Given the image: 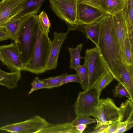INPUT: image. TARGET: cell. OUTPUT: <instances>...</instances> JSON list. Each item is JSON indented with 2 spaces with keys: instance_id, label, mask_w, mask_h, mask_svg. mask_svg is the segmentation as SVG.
Returning a JSON list of instances; mask_svg holds the SVG:
<instances>
[{
  "instance_id": "6da1fadb",
  "label": "cell",
  "mask_w": 133,
  "mask_h": 133,
  "mask_svg": "<svg viewBox=\"0 0 133 133\" xmlns=\"http://www.w3.org/2000/svg\"><path fill=\"white\" fill-rule=\"evenodd\" d=\"M100 33L97 47L109 71L116 79L126 61L116 33L112 15L105 13L99 19Z\"/></svg>"
},
{
  "instance_id": "7a4b0ae2",
  "label": "cell",
  "mask_w": 133,
  "mask_h": 133,
  "mask_svg": "<svg viewBox=\"0 0 133 133\" xmlns=\"http://www.w3.org/2000/svg\"><path fill=\"white\" fill-rule=\"evenodd\" d=\"M40 26L36 13L30 14L22 19L16 42L24 64L28 62L31 56Z\"/></svg>"
},
{
  "instance_id": "3957f363",
  "label": "cell",
  "mask_w": 133,
  "mask_h": 133,
  "mask_svg": "<svg viewBox=\"0 0 133 133\" xmlns=\"http://www.w3.org/2000/svg\"><path fill=\"white\" fill-rule=\"evenodd\" d=\"M51 41L48 35L43 32L40 26L31 56L28 62L23 65L22 71L36 74H41L46 71Z\"/></svg>"
},
{
  "instance_id": "277c9868",
  "label": "cell",
  "mask_w": 133,
  "mask_h": 133,
  "mask_svg": "<svg viewBox=\"0 0 133 133\" xmlns=\"http://www.w3.org/2000/svg\"><path fill=\"white\" fill-rule=\"evenodd\" d=\"M84 59L88 73V89L93 87L99 78L109 70L96 46L86 50Z\"/></svg>"
},
{
  "instance_id": "5b68a950",
  "label": "cell",
  "mask_w": 133,
  "mask_h": 133,
  "mask_svg": "<svg viewBox=\"0 0 133 133\" xmlns=\"http://www.w3.org/2000/svg\"><path fill=\"white\" fill-rule=\"evenodd\" d=\"M91 116L96 121L95 131L118 120L119 116V108L111 98L99 99L98 104L92 110Z\"/></svg>"
},
{
  "instance_id": "8992f818",
  "label": "cell",
  "mask_w": 133,
  "mask_h": 133,
  "mask_svg": "<svg viewBox=\"0 0 133 133\" xmlns=\"http://www.w3.org/2000/svg\"><path fill=\"white\" fill-rule=\"evenodd\" d=\"M56 15L68 25L69 31L78 28L77 19V0H49Z\"/></svg>"
},
{
  "instance_id": "52a82bcc",
  "label": "cell",
  "mask_w": 133,
  "mask_h": 133,
  "mask_svg": "<svg viewBox=\"0 0 133 133\" xmlns=\"http://www.w3.org/2000/svg\"><path fill=\"white\" fill-rule=\"evenodd\" d=\"M101 92L94 87L80 91L74 104L77 116L89 117L94 108L98 104Z\"/></svg>"
},
{
  "instance_id": "ba28073f",
  "label": "cell",
  "mask_w": 133,
  "mask_h": 133,
  "mask_svg": "<svg viewBox=\"0 0 133 133\" xmlns=\"http://www.w3.org/2000/svg\"><path fill=\"white\" fill-rule=\"evenodd\" d=\"M51 124L45 119L36 115L25 121L1 127L0 130L11 132L39 133Z\"/></svg>"
},
{
  "instance_id": "9c48e42d",
  "label": "cell",
  "mask_w": 133,
  "mask_h": 133,
  "mask_svg": "<svg viewBox=\"0 0 133 133\" xmlns=\"http://www.w3.org/2000/svg\"><path fill=\"white\" fill-rule=\"evenodd\" d=\"M105 13L101 9L83 2H77V19L78 26L93 23Z\"/></svg>"
},
{
  "instance_id": "30bf717a",
  "label": "cell",
  "mask_w": 133,
  "mask_h": 133,
  "mask_svg": "<svg viewBox=\"0 0 133 133\" xmlns=\"http://www.w3.org/2000/svg\"><path fill=\"white\" fill-rule=\"evenodd\" d=\"M0 49L3 59V62L11 72L22 71L24 64L16 42L0 46Z\"/></svg>"
},
{
  "instance_id": "8fae6325",
  "label": "cell",
  "mask_w": 133,
  "mask_h": 133,
  "mask_svg": "<svg viewBox=\"0 0 133 133\" xmlns=\"http://www.w3.org/2000/svg\"><path fill=\"white\" fill-rule=\"evenodd\" d=\"M26 0H2L0 8V27L17 16L22 10Z\"/></svg>"
},
{
  "instance_id": "7c38bea8",
  "label": "cell",
  "mask_w": 133,
  "mask_h": 133,
  "mask_svg": "<svg viewBox=\"0 0 133 133\" xmlns=\"http://www.w3.org/2000/svg\"><path fill=\"white\" fill-rule=\"evenodd\" d=\"M119 108L118 126L116 133L125 132L133 126V102L128 99Z\"/></svg>"
},
{
  "instance_id": "4fadbf2b",
  "label": "cell",
  "mask_w": 133,
  "mask_h": 133,
  "mask_svg": "<svg viewBox=\"0 0 133 133\" xmlns=\"http://www.w3.org/2000/svg\"><path fill=\"white\" fill-rule=\"evenodd\" d=\"M69 31L66 33L55 32L54 38L51 41V49L47 63L46 71L55 69L57 65V60L61 46L65 39Z\"/></svg>"
},
{
  "instance_id": "5bb4252c",
  "label": "cell",
  "mask_w": 133,
  "mask_h": 133,
  "mask_svg": "<svg viewBox=\"0 0 133 133\" xmlns=\"http://www.w3.org/2000/svg\"><path fill=\"white\" fill-rule=\"evenodd\" d=\"M116 80L125 87L133 100V65L123 64Z\"/></svg>"
},
{
  "instance_id": "9a60e30c",
  "label": "cell",
  "mask_w": 133,
  "mask_h": 133,
  "mask_svg": "<svg viewBox=\"0 0 133 133\" xmlns=\"http://www.w3.org/2000/svg\"><path fill=\"white\" fill-rule=\"evenodd\" d=\"M112 16L116 31L124 55L125 40L128 36L124 10Z\"/></svg>"
},
{
  "instance_id": "2e32d148",
  "label": "cell",
  "mask_w": 133,
  "mask_h": 133,
  "mask_svg": "<svg viewBox=\"0 0 133 133\" xmlns=\"http://www.w3.org/2000/svg\"><path fill=\"white\" fill-rule=\"evenodd\" d=\"M127 0H101L100 8L106 13L112 15L124 10Z\"/></svg>"
},
{
  "instance_id": "e0dca14e",
  "label": "cell",
  "mask_w": 133,
  "mask_h": 133,
  "mask_svg": "<svg viewBox=\"0 0 133 133\" xmlns=\"http://www.w3.org/2000/svg\"><path fill=\"white\" fill-rule=\"evenodd\" d=\"M21 71L9 72L0 69V84L10 89L16 88L19 81L21 78Z\"/></svg>"
},
{
  "instance_id": "ac0fdd59",
  "label": "cell",
  "mask_w": 133,
  "mask_h": 133,
  "mask_svg": "<svg viewBox=\"0 0 133 133\" xmlns=\"http://www.w3.org/2000/svg\"><path fill=\"white\" fill-rule=\"evenodd\" d=\"M45 0H26L22 10L15 18L22 19L32 14L36 13Z\"/></svg>"
},
{
  "instance_id": "d6986e66",
  "label": "cell",
  "mask_w": 133,
  "mask_h": 133,
  "mask_svg": "<svg viewBox=\"0 0 133 133\" xmlns=\"http://www.w3.org/2000/svg\"><path fill=\"white\" fill-rule=\"evenodd\" d=\"M80 133L70 123H65L55 124H51L48 127L41 130L39 133Z\"/></svg>"
},
{
  "instance_id": "ffe728a7",
  "label": "cell",
  "mask_w": 133,
  "mask_h": 133,
  "mask_svg": "<svg viewBox=\"0 0 133 133\" xmlns=\"http://www.w3.org/2000/svg\"><path fill=\"white\" fill-rule=\"evenodd\" d=\"M84 29L87 38L94 44L96 46H97L100 33L99 19L92 24L85 25Z\"/></svg>"
},
{
  "instance_id": "44dd1931",
  "label": "cell",
  "mask_w": 133,
  "mask_h": 133,
  "mask_svg": "<svg viewBox=\"0 0 133 133\" xmlns=\"http://www.w3.org/2000/svg\"><path fill=\"white\" fill-rule=\"evenodd\" d=\"M22 19L14 18L5 25L4 28L9 39L17 42Z\"/></svg>"
},
{
  "instance_id": "7402d4cb",
  "label": "cell",
  "mask_w": 133,
  "mask_h": 133,
  "mask_svg": "<svg viewBox=\"0 0 133 133\" xmlns=\"http://www.w3.org/2000/svg\"><path fill=\"white\" fill-rule=\"evenodd\" d=\"M83 45V43H80L77 45L75 48L68 47V50L70 56V69L75 70L76 68L81 65V59H84V57L81 56L80 55Z\"/></svg>"
},
{
  "instance_id": "603a6c76",
  "label": "cell",
  "mask_w": 133,
  "mask_h": 133,
  "mask_svg": "<svg viewBox=\"0 0 133 133\" xmlns=\"http://www.w3.org/2000/svg\"><path fill=\"white\" fill-rule=\"evenodd\" d=\"M75 70L79 76L82 89L84 91L87 90L88 83V75L86 65L84 64L76 68Z\"/></svg>"
},
{
  "instance_id": "cb8c5ba5",
  "label": "cell",
  "mask_w": 133,
  "mask_h": 133,
  "mask_svg": "<svg viewBox=\"0 0 133 133\" xmlns=\"http://www.w3.org/2000/svg\"><path fill=\"white\" fill-rule=\"evenodd\" d=\"M124 11L127 30L133 29V0H127Z\"/></svg>"
},
{
  "instance_id": "d4e9b609",
  "label": "cell",
  "mask_w": 133,
  "mask_h": 133,
  "mask_svg": "<svg viewBox=\"0 0 133 133\" xmlns=\"http://www.w3.org/2000/svg\"><path fill=\"white\" fill-rule=\"evenodd\" d=\"M114 79L112 75L108 71L99 78L94 87L101 93L102 90Z\"/></svg>"
},
{
  "instance_id": "484cf974",
  "label": "cell",
  "mask_w": 133,
  "mask_h": 133,
  "mask_svg": "<svg viewBox=\"0 0 133 133\" xmlns=\"http://www.w3.org/2000/svg\"><path fill=\"white\" fill-rule=\"evenodd\" d=\"M38 19L42 30L48 35L50 32L51 23L46 13L43 11H42L38 15Z\"/></svg>"
},
{
  "instance_id": "4316f807",
  "label": "cell",
  "mask_w": 133,
  "mask_h": 133,
  "mask_svg": "<svg viewBox=\"0 0 133 133\" xmlns=\"http://www.w3.org/2000/svg\"><path fill=\"white\" fill-rule=\"evenodd\" d=\"M68 75L67 74L65 73L58 76L51 77L41 80L49 85L52 88L58 87L62 85V80Z\"/></svg>"
},
{
  "instance_id": "83f0119b",
  "label": "cell",
  "mask_w": 133,
  "mask_h": 133,
  "mask_svg": "<svg viewBox=\"0 0 133 133\" xmlns=\"http://www.w3.org/2000/svg\"><path fill=\"white\" fill-rule=\"evenodd\" d=\"M31 84V88L28 93V95L30 94L34 91L40 89H50L53 88L49 85L40 80L37 77L34 79Z\"/></svg>"
},
{
  "instance_id": "f1b7e54d",
  "label": "cell",
  "mask_w": 133,
  "mask_h": 133,
  "mask_svg": "<svg viewBox=\"0 0 133 133\" xmlns=\"http://www.w3.org/2000/svg\"><path fill=\"white\" fill-rule=\"evenodd\" d=\"M114 96L115 97L121 98L126 97L133 102L128 91L121 84L118 82L117 85L113 90Z\"/></svg>"
},
{
  "instance_id": "f546056e",
  "label": "cell",
  "mask_w": 133,
  "mask_h": 133,
  "mask_svg": "<svg viewBox=\"0 0 133 133\" xmlns=\"http://www.w3.org/2000/svg\"><path fill=\"white\" fill-rule=\"evenodd\" d=\"M96 123L95 119L89 117L77 116L76 118L71 122L72 126L75 127L80 124H84L87 125L90 124Z\"/></svg>"
},
{
  "instance_id": "4dcf8cb0",
  "label": "cell",
  "mask_w": 133,
  "mask_h": 133,
  "mask_svg": "<svg viewBox=\"0 0 133 133\" xmlns=\"http://www.w3.org/2000/svg\"><path fill=\"white\" fill-rule=\"evenodd\" d=\"M133 51L131 47L128 37L125 39L124 50V54L127 62L130 64L133 65Z\"/></svg>"
},
{
  "instance_id": "1f68e13d",
  "label": "cell",
  "mask_w": 133,
  "mask_h": 133,
  "mask_svg": "<svg viewBox=\"0 0 133 133\" xmlns=\"http://www.w3.org/2000/svg\"><path fill=\"white\" fill-rule=\"evenodd\" d=\"M76 82L80 84L81 80L79 76L77 73L76 74L66 75L62 82V85L71 82Z\"/></svg>"
},
{
  "instance_id": "d6a6232c",
  "label": "cell",
  "mask_w": 133,
  "mask_h": 133,
  "mask_svg": "<svg viewBox=\"0 0 133 133\" xmlns=\"http://www.w3.org/2000/svg\"><path fill=\"white\" fill-rule=\"evenodd\" d=\"M101 1V0H84L82 2L100 9Z\"/></svg>"
},
{
  "instance_id": "836d02e7",
  "label": "cell",
  "mask_w": 133,
  "mask_h": 133,
  "mask_svg": "<svg viewBox=\"0 0 133 133\" xmlns=\"http://www.w3.org/2000/svg\"><path fill=\"white\" fill-rule=\"evenodd\" d=\"M9 39L7 34L4 28L0 27V41Z\"/></svg>"
},
{
  "instance_id": "e575fe53",
  "label": "cell",
  "mask_w": 133,
  "mask_h": 133,
  "mask_svg": "<svg viewBox=\"0 0 133 133\" xmlns=\"http://www.w3.org/2000/svg\"><path fill=\"white\" fill-rule=\"evenodd\" d=\"M86 126L87 125L86 124H82L77 125L75 128L80 133H82L86 128Z\"/></svg>"
},
{
  "instance_id": "d590c367",
  "label": "cell",
  "mask_w": 133,
  "mask_h": 133,
  "mask_svg": "<svg viewBox=\"0 0 133 133\" xmlns=\"http://www.w3.org/2000/svg\"><path fill=\"white\" fill-rule=\"evenodd\" d=\"M0 60L2 62H3V56H2V55L0 49Z\"/></svg>"
},
{
  "instance_id": "8d00e7d4",
  "label": "cell",
  "mask_w": 133,
  "mask_h": 133,
  "mask_svg": "<svg viewBox=\"0 0 133 133\" xmlns=\"http://www.w3.org/2000/svg\"><path fill=\"white\" fill-rule=\"evenodd\" d=\"M84 0H77L78 2H81L83 1Z\"/></svg>"
},
{
  "instance_id": "74e56055",
  "label": "cell",
  "mask_w": 133,
  "mask_h": 133,
  "mask_svg": "<svg viewBox=\"0 0 133 133\" xmlns=\"http://www.w3.org/2000/svg\"><path fill=\"white\" fill-rule=\"evenodd\" d=\"M2 3V0L0 2V8L1 6Z\"/></svg>"
},
{
  "instance_id": "f35d334b",
  "label": "cell",
  "mask_w": 133,
  "mask_h": 133,
  "mask_svg": "<svg viewBox=\"0 0 133 133\" xmlns=\"http://www.w3.org/2000/svg\"><path fill=\"white\" fill-rule=\"evenodd\" d=\"M2 0H0V2L2 1Z\"/></svg>"
}]
</instances>
